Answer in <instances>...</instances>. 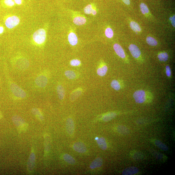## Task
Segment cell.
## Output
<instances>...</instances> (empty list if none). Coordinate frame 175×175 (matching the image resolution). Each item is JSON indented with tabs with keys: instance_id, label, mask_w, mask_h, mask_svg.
<instances>
[{
	"instance_id": "cell-1",
	"label": "cell",
	"mask_w": 175,
	"mask_h": 175,
	"mask_svg": "<svg viewBox=\"0 0 175 175\" xmlns=\"http://www.w3.org/2000/svg\"><path fill=\"white\" fill-rule=\"evenodd\" d=\"M5 67L3 69L4 73L10 92L16 99L22 100L25 98L27 96L26 92L12 80L9 75L8 69Z\"/></svg>"
},
{
	"instance_id": "cell-2",
	"label": "cell",
	"mask_w": 175,
	"mask_h": 175,
	"mask_svg": "<svg viewBox=\"0 0 175 175\" xmlns=\"http://www.w3.org/2000/svg\"><path fill=\"white\" fill-rule=\"evenodd\" d=\"M12 120L20 132L25 131L27 129L28 124L24 119L17 115L12 116Z\"/></svg>"
},
{
	"instance_id": "cell-3",
	"label": "cell",
	"mask_w": 175,
	"mask_h": 175,
	"mask_svg": "<svg viewBox=\"0 0 175 175\" xmlns=\"http://www.w3.org/2000/svg\"><path fill=\"white\" fill-rule=\"evenodd\" d=\"M33 39L34 42L38 44H41L46 39V32L44 29H39L33 34Z\"/></svg>"
},
{
	"instance_id": "cell-4",
	"label": "cell",
	"mask_w": 175,
	"mask_h": 175,
	"mask_svg": "<svg viewBox=\"0 0 175 175\" xmlns=\"http://www.w3.org/2000/svg\"><path fill=\"white\" fill-rule=\"evenodd\" d=\"M48 79L44 72L40 73L36 77L35 83L36 85L40 88H43L46 87L48 83Z\"/></svg>"
},
{
	"instance_id": "cell-5",
	"label": "cell",
	"mask_w": 175,
	"mask_h": 175,
	"mask_svg": "<svg viewBox=\"0 0 175 175\" xmlns=\"http://www.w3.org/2000/svg\"><path fill=\"white\" fill-rule=\"evenodd\" d=\"M133 97L137 103H144L146 99L147 94L144 90H138L134 92Z\"/></svg>"
},
{
	"instance_id": "cell-6",
	"label": "cell",
	"mask_w": 175,
	"mask_h": 175,
	"mask_svg": "<svg viewBox=\"0 0 175 175\" xmlns=\"http://www.w3.org/2000/svg\"><path fill=\"white\" fill-rule=\"evenodd\" d=\"M20 20L16 16H12L8 18L5 22V25L9 29L14 28L20 23Z\"/></svg>"
},
{
	"instance_id": "cell-7",
	"label": "cell",
	"mask_w": 175,
	"mask_h": 175,
	"mask_svg": "<svg viewBox=\"0 0 175 175\" xmlns=\"http://www.w3.org/2000/svg\"><path fill=\"white\" fill-rule=\"evenodd\" d=\"M18 63H16V69L20 71H24L27 69L29 64L28 61L25 59L18 60Z\"/></svg>"
},
{
	"instance_id": "cell-8",
	"label": "cell",
	"mask_w": 175,
	"mask_h": 175,
	"mask_svg": "<svg viewBox=\"0 0 175 175\" xmlns=\"http://www.w3.org/2000/svg\"><path fill=\"white\" fill-rule=\"evenodd\" d=\"M66 131L70 135L73 134L75 129L74 124L72 118H68L66 121Z\"/></svg>"
},
{
	"instance_id": "cell-9",
	"label": "cell",
	"mask_w": 175,
	"mask_h": 175,
	"mask_svg": "<svg viewBox=\"0 0 175 175\" xmlns=\"http://www.w3.org/2000/svg\"><path fill=\"white\" fill-rule=\"evenodd\" d=\"M73 148L74 150L79 153H84L87 151L85 145L81 142H77L74 144Z\"/></svg>"
},
{
	"instance_id": "cell-10",
	"label": "cell",
	"mask_w": 175,
	"mask_h": 175,
	"mask_svg": "<svg viewBox=\"0 0 175 175\" xmlns=\"http://www.w3.org/2000/svg\"><path fill=\"white\" fill-rule=\"evenodd\" d=\"M129 49L133 57L135 58H139L141 55L140 50L136 45L131 44L129 46Z\"/></svg>"
},
{
	"instance_id": "cell-11",
	"label": "cell",
	"mask_w": 175,
	"mask_h": 175,
	"mask_svg": "<svg viewBox=\"0 0 175 175\" xmlns=\"http://www.w3.org/2000/svg\"><path fill=\"white\" fill-rule=\"evenodd\" d=\"M36 162V156L33 151H32L30 157L29 158L27 163V168L29 171L33 170Z\"/></svg>"
},
{
	"instance_id": "cell-12",
	"label": "cell",
	"mask_w": 175,
	"mask_h": 175,
	"mask_svg": "<svg viewBox=\"0 0 175 175\" xmlns=\"http://www.w3.org/2000/svg\"><path fill=\"white\" fill-rule=\"evenodd\" d=\"M113 49L117 54L121 58L126 57V55L122 48L120 45L116 44L113 45Z\"/></svg>"
},
{
	"instance_id": "cell-13",
	"label": "cell",
	"mask_w": 175,
	"mask_h": 175,
	"mask_svg": "<svg viewBox=\"0 0 175 175\" xmlns=\"http://www.w3.org/2000/svg\"><path fill=\"white\" fill-rule=\"evenodd\" d=\"M139 171L138 169L136 167L132 166L124 169L122 174L123 175H134L138 173Z\"/></svg>"
},
{
	"instance_id": "cell-14",
	"label": "cell",
	"mask_w": 175,
	"mask_h": 175,
	"mask_svg": "<svg viewBox=\"0 0 175 175\" xmlns=\"http://www.w3.org/2000/svg\"><path fill=\"white\" fill-rule=\"evenodd\" d=\"M103 163L102 159L100 157L97 158L93 161L90 164V168L91 169L99 168L102 166Z\"/></svg>"
},
{
	"instance_id": "cell-15",
	"label": "cell",
	"mask_w": 175,
	"mask_h": 175,
	"mask_svg": "<svg viewBox=\"0 0 175 175\" xmlns=\"http://www.w3.org/2000/svg\"><path fill=\"white\" fill-rule=\"evenodd\" d=\"M31 112L40 121H43L44 120V117L43 113L39 109L36 108H33L31 110Z\"/></svg>"
},
{
	"instance_id": "cell-16",
	"label": "cell",
	"mask_w": 175,
	"mask_h": 175,
	"mask_svg": "<svg viewBox=\"0 0 175 175\" xmlns=\"http://www.w3.org/2000/svg\"><path fill=\"white\" fill-rule=\"evenodd\" d=\"M68 40L72 46H75L78 43V39L76 34L73 33H71L69 34Z\"/></svg>"
},
{
	"instance_id": "cell-17",
	"label": "cell",
	"mask_w": 175,
	"mask_h": 175,
	"mask_svg": "<svg viewBox=\"0 0 175 175\" xmlns=\"http://www.w3.org/2000/svg\"><path fill=\"white\" fill-rule=\"evenodd\" d=\"M97 142L99 147L103 150L107 149V144L104 137H101L96 140Z\"/></svg>"
},
{
	"instance_id": "cell-18",
	"label": "cell",
	"mask_w": 175,
	"mask_h": 175,
	"mask_svg": "<svg viewBox=\"0 0 175 175\" xmlns=\"http://www.w3.org/2000/svg\"><path fill=\"white\" fill-rule=\"evenodd\" d=\"M57 92L59 99L61 100H63L65 95V91L64 87L60 85H58L57 87Z\"/></svg>"
},
{
	"instance_id": "cell-19",
	"label": "cell",
	"mask_w": 175,
	"mask_h": 175,
	"mask_svg": "<svg viewBox=\"0 0 175 175\" xmlns=\"http://www.w3.org/2000/svg\"><path fill=\"white\" fill-rule=\"evenodd\" d=\"M73 22L77 25H81L86 23V19L83 17H77L74 18Z\"/></svg>"
},
{
	"instance_id": "cell-20",
	"label": "cell",
	"mask_w": 175,
	"mask_h": 175,
	"mask_svg": "<svg viewBox=\"0 0 175 175\" xmlns=\"http://www.w3.org/2000/svg\"><path fill=\"white\" fill-rule=\"evenodd\" d=\"M64 160H65L66 162L70 164H75L76 163V161L75 159L70 155L66 154L63 156Z\"/></svg>"
},
{
	"instance_id": "cell-21",
	"label": "cell",
	"mask_w": 175,
	"mask_h": 175,
	"mask_svg": "<svg viewBox=\"0 0 175 175\" xmlns=\"http://www.w3.org/2000/svg\"><path fill=\"white\" fill-rule=\"evenodd\" d=\"M116 114L114 112H111L105 115L103 118V120L105 122L109 121L116 117Z\"/></svg>"
},
{
	"instance_id": "cell-22",
	"label": "cell",
	"mask_w": 175,
	"mask_h": 175,
	"mask_svg": "<svg viewBox=\"0 0 175 175\" xmlns=\"http://www.w3.org/2000/svg\"><path fill=\"white\" fill-rule=\"evenodd\" d=\"M108 70V68L107 66L105 65L101 68L98 69L97 73L98 75L100 76H105L107 73Z\"/></svg>"
},
{
	"instance_id": "cell-23",
	"label": "cell",
	"mask_w": 175,
	"mask_h": 175,
	"mask_svg": "<svg viewBox=\"0 0 175 175\" xmlns=\"http://www.w3.org/2000/svg\"><path fill=\"white\" fill-rule=\"evenodd\" d=\"M155 144L157 147L162 150L164 151H167L168 150V147L160 140H156Z\"/></svg>"
},
{
	"instance_id": "cell-24",
	"label": "cell",
	"mask_w": 175,
	"mask_h": 175,
	"mask_svg": "<svg viewBox=\"0 0 175 175\" xmlns=\"http://www.w3.org/2000/svg\"><path fill=\"white\" fill-rule=\"evenodd\" d=\"M130 26L132 30L134 31L140 32L141 31V29L138 24L134 21L131 22Z\"/></svg>"
},
{
	"instance_id": "cell-25",
	"label": "cell",
	"mask_w": 175,
	"mask_h": 175,
	"mask_svg": "<svg viewBox=\"0 0 175 175\" xmlns=\"http://www.w3.org/2000/svg\"><path fill=\"white\" fill-rule=\"evenodd\" d=\"M117 131L119 133L124 135L128 134L129 132V129L126 127L121 125L118 126Z\"/></svg>"
},
{
	"instance_id": "cell-26",
	"label": "cell",
	"mask_w": 175,
	"mask_h": 175,
	"mask_svg": "<svg viewBox=\"0 0 175 175\" xmlns=\"http://www.w3.org/2000/svg\"><path fill=\"white\" fill-rule=\"evenodd\" d=\"M146 41L148 44L150 46H157L158 42L156 40L152 37L148 36L147 37L146 39Z\"/></svg>"
},
{
	"instance_id": "cell-27",
	"label": "cell",
	"mask_w": 175,
	"mask_h": 175,
	"mask_svg": "<svg viewBox=\"0 0 175 175\" xmlns=\"http://www.w3.org/2000/svg\"><path fill=\"white\" fill-rule=\"evenodd\" d=\"M140 8L142 14H148L149 13V10H148L147 6L144 3H140Z\"/></svg>"
},
{
	"instance_id": "cell-28",
	"label": "cell",
	"mask_w": 175,
	"mask_h": 175,
	"mask_svg": "<svg viewBox=\"0 0 175 175\" xmlns=\"http://www.w3.org/2000/svg\"><path fill=\"white\" fill-rule=\"evenodd\" d=\"M158 57L161 62H165L168 59V55L166 53H161L159 54Z\"/></svg>"
},
{
	"instance_id": "cell-29",
	"label": "cell",
	"mask_w": 175,
	"mask_h": 175,
	"mask_svg": "<svg viewBox=\"0 0 175 175\" xmlns=\"http://www.w3.org/2000/svg\"><path fill=\"white\" fill-rule=\"evenodd\" d=\"M81 91L80 90L75 91L72 93L70 96V99L71 101L75 100L81 95Z\"/></svg>"
},
{
	"instance_id": "cell-30",
	"label": "cell",
	"mask_w": 175,
	"mask_h": 175,
	"mask_svg": "<svg viewBox=\"0 0 175 175\" xmlns=\"http://www.w3.org/2000/svg\"><path fill=\"white\" fill-rule=\"evenodd\" d=\"M65 74L66 76L69 79H75L76 77L75 73L72 71H66L65 72Z\"/></svg>"
},
{
	"instance_id": "cell-31",
	"label": "cell",
	"mask_w": 175,
	"mask_h": 175,
	"mask_svg": "<svg viewBox=\"0 0 175 175\" xmlns=\"http://www.w3.org/2000/svg\"><path fill=\"white\" fill-rule=\"evenodd\" d=\"M111 86L116 91H118L120 89L121 86L119 82L117 80H114L111 82Z\"/></svg>"
},
{
	"instance_id": "cell-32",
	"label": "cell",
	"mask_w": 175,
	"mask_h": 175,
	"mask_svg": "<svg viewBox=\"0 0 175 175\" xmlns=\"http://www.w3.org/2000/svg\"><path fill=\"white\" fill-rule=\"evenodd\" d=\"M45 151H46V153L49 152L50 149V144L49 136L48 135H45Z\"/></svg>"
},
{
	"instance_id": "cell-33",
	"label": "cell",
	"mask_w": 175,
	"mask_h": 175,
	"mask_svg": "<svg viewBox=\"0 0 175 175\" xmlns=\"http://www.w3.org/2000/svg\"><path fill=\"white\" fill-rule=\"evenodd\" d=\"M105 34L107 38H112L113 36V33L112 29L110 28H107L105 31Z\"/></svg>"
},
{
	"instance_id": "cell-34",
	"label": "cell",
	"mask_w": 175,
	"mask_h": 175,
	"mask_svg": "<svg viewBox=\"0 0 175 175\" xmlns=\"http://www.w3.org/2000/svg\"><path fill=\"white\" fill-rule=\"evenodd\" d=\"M93 9L92 5L91 4L88 5L86 6L84 9V12L86 14H92Z\"/></svg>"
},
{
	"instance_id": "cell-35",
	"label": "cell",
	"mask_w": 175,
	"mask_h": 175,
	"mask_svg": "<svg viewBox=\"0 0 175 175\" xmlns=\"http://www.w3.org/2000/svg\"><path fill=\"white\" fill-rule=\"evenodd\" d=\"M4 3L7 6L12 7L15 5V2L13 0H4Z\"/></svg>"
},
{
	"instance_id": "cell-36",
	"label": "cell",
	"mask_w": 175,
	"mask_h": 175,
	"mask_svg": "<svg viewBox=\"0 0 175 175\" xmlns=\"http://www.w3.org/2000/svg\"><path fill=\"white\" fill-rule=\"evenodd\" d=\"M81 62L78 59H73L71 61L70 65L74 66H78L81 64Z\"/></svg>"
},
{
	"instance_id": "cell-37",
	"label": "cell",
	"mask_w": 175,
	"mask_h": 175,
	"mask_svg": "<svg viewBox=\"0 0 175 175\" xmlns=\"http://www.w3.org/2000/svg\"><path fill=\"white\" fill-rule=\"evenodd\" d=\"M153 155L154 156V157L156 158H157L159 159H161L163 158V155L159 153L158 152H153L152 153Z\"/></svg>"
},
{
	"instance_id": "cell-38",
	"label": "cell",
	"mask_w": 175,
	"mask_h": 175,
	"mask_svg": "<svg viewBox=\"0 0 175 175\" xmlns=\"http://www.w3.org/2000/svg\"><path fill=\"white\" fill-rule=\"evenodd\" d=\"M166 73L167 76L170 77L171 75V71L170 67L169 66H167L166 67Z\"/></svg>"
},
{
	"instance_id": "cell-39",
	"label": "cell",
	"mask_w": 175,
	"mask_h": 175,
	"mask_svg": "<svg viewBox=\"0 0 175 175\" xmlns=\"http://www.w3.org/2000/svg\"><path fill=\"white\" fill-rule=\"evenodd\" d=\"M170 21H171V23L174 27H175V15L173 16L172 17H171L170 18Z\"/></svg>"
},
{
	"instance_id": "cell-40",
	"label": "cell",
	"mask_w": 175,
	"mask_h": 175,
	"mask_svg": "<svg viewBox=\"0 0 175 175\" xmlns=\"http://www.w3.org/2000/svg\"><path fill=\"white\" fill-rule=\"evenodd\" d=\"M15 3L18 5H21L22 4L23 0H13Z\"/></svg>"
},
{
	"instance_id": "cell-41",
	"label": "cell",
	"mask_w": 175,
	"mask_h": 175,
	"mask_svg": "<svg viewBox=\"0 0 175 175\" xmlns=\"http://www.w3.org/2000/svg\"><path fill=\"white\" fill-rule=\"evenodd\" d=\"M124 3L126 5H129L131 4L130 0H122Z\"/></svg>"
},
{
	"instance_id": "cell-42",
	"label": "cell",
	"mask_w": 175,
	"mask_h": 175,
	"mask_svg": "<svg viewBox=\"0 0 175 175\" xmlns=\"http://www.w3.org/2000/svg\"><path fill=\"white\" fill-rule=\"evenodd\" d=\"M4 31V28L2 27H0V34L3 33Z\"/></svg>"
},
{
	"instance_id": "cell-43",
	"label": "cell",
	"mask_w": 175,
	"mask_h": 175,
	"mask_svg": "<svg viewBox=\"0 0 175 175\" xmlns=\"http://www.w3.org/2000/svg\"><path fill=\"white\" fill-rule=\"evenodd\" d=\"M97 14V12L96 10L94 9H93L92 12V14L94 15H95Z\"/></svg>"
},
{
	"instance_id": "cell-44",
	"label": "cell",
	"mask_w": 175,
	"mask_h": 175,
	"mask_svg": "<svg viewBox=\"0 0 175 175\" xmlns=\"http://www.w3.org/2000/svg\"><path fill=\"white\" fill-rule=\"evenodd\" d=\"M2 115L1 112V111H0V119H1L2 118Z\"/></svg>"
},
{
	"instance_id": "cell-45",
	"label": "cell",
	"mask_w": 175,
	"mask_h": 175,
	"mask_svg": "<svg viewBox=\"0 0 175 175\" xmlns=\"http://www.w3.org/2000/svg\"><path fill=\"white\" fill-rule=\"evenodd\" d=\"M98 139H99V138H98V137H96L95 138V140H98Z\"/></svg>"
}]
</instances>
